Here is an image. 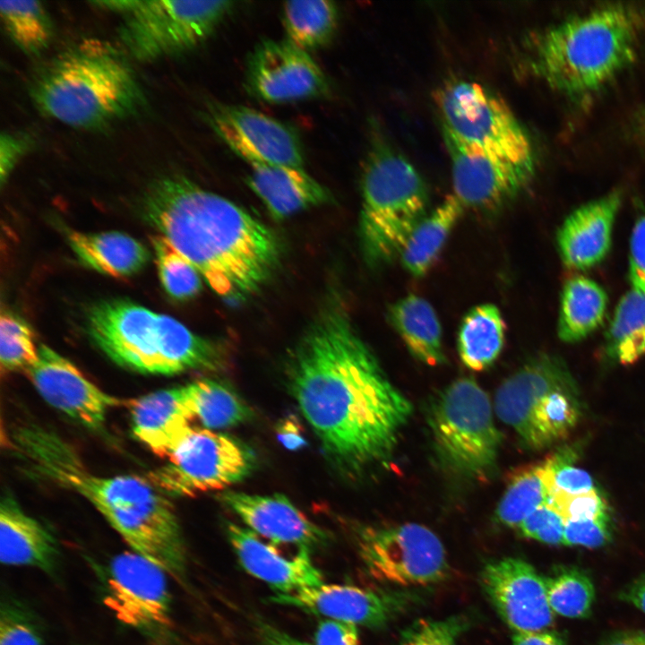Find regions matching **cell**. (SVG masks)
Instances as JSON below:
<instances>
[{"label": "cell", "instance_id": "obj_18", "mask_svg": "<svg viewBox=\"0 0 645 645\" xmlns=\"http://www.w3.org/2000/svg\"><path fill=\"white\" fill-rule=\"evenodd\" d=\"M480 583L514 633L543 632L554 624L545 578L528 562L512 556L491 560L480 572Z\"/></svg>", "mask_w": 645, "mask_h": 645}, {"label": "cell", "instance_id": "obj_32", "mask_svg": "<svg viewBox=\"0 0 645 645\" xmlns=\"http://www.w3.org/2000/svg\"><path fill=\"white\" fill-rule=\"evenodd\" d=\"M193 421L210 430L236 426L248 420L252 412L229 385L212 379H200L185 385Z\"/></svg>", "mask_w": 645, "mask_h": 645}, {"label": "cell", "instance_id": "obj_25", "mask_svg": "<svg viewBox=\"0 0 645 645\" xmlns=\"http://www.w3.org/2000/svg\"><path fill=\"white\" fill-rule=\"evenodd\" d=\"M126 403L133 435L160 458H168L193 427L185 385L159 390Z\"/></svg>", "mask_w": 645, "mask_h": 645}, {"label": "cell", "instance_id": "obj_36", "mask_svg": "<svg viewBox=\"0 0 645 645\" xmlns=\"http://www.w3.org/2000/svg\"><path fill=\"white\" fill-rule=\"evenodd\" d=\"M1 19L13 42L23 52L36 55L50 43L52 22L39 1H1Z\"/></svg>", "mask_w": 645, "mask_h": 645}, {"label": "cell", "instance_id": "obj_22", "mask_svg": "<svg viewBox=\"0 0 645 645\" xmlns=\"http://www.w3.org/2000/svg\"><path fill=\"white\" fill-rule=\"evenodd\" d=\"M226 530L244 569L278 594H293L323 584L322 572L311 559V550L299 548L297 554L288 557L277 545L263 542L247 528L228 522Z\"/></svg>", "mask_w": 645, "mask_h": 645}, {"label": "cell", "instance_id": "obj_34", "mask_svg": "<svg viewBox=\"0 0 645 645\" xmlns=\"http://www.w3.org/2000/svg\"><path fill=\"white\" fill-rule=\"evenodd\" d=\"M606 351L622 365L645 356V293L632 288L621 297L606 333Z\"/></svg>", "mask_w": 645, "mask_h": 645}, {"label": "cell", "instance_id": "obj_16", "mask_svg": "<svg viewBox=\"0 0 645 645\" xmlns=\"http://www.w3.org/2000/svg\"><path fill=\"white\" fill-rule=\"evenodd\" d=\"M245 87L261 101L282 104L324 96L330 84L308 52L286 39H264L247 58Z\"/></svg>", "mask_w": 645, "mask_h": 645}, {"label": "cell", "instance_id": "obj_20", "mask_svg": "<svg viewBox=\"0 0 645 645\" xmlns=\"http://www.w3.org/2000/svg\"><path fill=\"white\" fill-rule=\"evenodd\" d=\"M271 601L370 628L386 625L413 602L408 592L324 583L293 594H277Z\"/></svg>", "mask_w": 645, "mask_h": 645}, {"label": "cell", "instance_id": "obj_8", "mask_svg": "<svg viewBox=\"0 0 645 645\" xmlns=\"http://www.w3.org/2000/svg\"><path fill=\"white\" fill-rule=\"evenodd\" d=\"M494 409L526 447L541 450L572 432L582 406L578 385L563 360L541 354L501 383Z\"/></svg>", "mask_w": 645, "mask_h": 645}, {"label": "cell", "instance_id": "obj_42", "mask_svg": "<svg viewBox=\"0 0 645 645\" xmlns=\"http://www.w3.org/2000/svg\"><path fill=\"white\" fill-rule=\"evenodd\" d=\"M469 625L465 614L438 620L418 619L402 632L400 645H456Z\"/></svg>", "mask_w": 645, "mask_h": 645}, {"label": "cell", "instance_id": "obj_3", "mask_svg": "<svg viewBox=\"0 0 645 645\" xmlns=\"http://www.w3.org/2000/svg\"><path fill=\"white\" fill-rule=\"evenodd\" d=\"M9 442L25 473L81 495L133 552L176 579L185 576L186 548L174 506L148 478L91 472L68 441L39 424L15 426Z\"/></svg>", "mask_w": 645, "mask_h": 645}, {"label": "cell", "instance_id": "obj_5", "mask_svg": "<svg viewBox=\"0 0 645 645\" xmlns=\"http://www.w3.org/2000/svg\"><path fill=\"white\" fill-rule=\"evenodd\" d=\"M30 95L45 116L76 128L98 129L141 108L133 71L109 44L86 40L52 59L37 73Z\"/></svg>", "mask_w": 645, "mask_h": 645}, {"label": "cell", "instance_id": "obj_35", "mask_svg": "<svg viewBox=\"0 0 645 645\" xmlns=\"http://www.w3.org/2000/svg\"><path fill=\"white\" fill-rule=\"evenodd\" d=\"M548 491L542 463L517 469L510 477L495 517L503 526L517 528L538 507L546 504Z\"/></svg>", "mask_w": 645, "mask_h": 645}, {"label": "cell", "instance_id": "obj_49", "mask_svg": "<svg viewBox=\"0 0 645 645\" xmlns=\"http://www.w3.org/2000/svg\"><path fill=\"white\" fill-rule=\"evenodd\" d=\"M262 645H310L268 623L258 624Z\"/></svg>", "mask_w": 645, "mask_h": 645}, {"label": "cell", "instance_id": "obj_7", "mask_svg": "<svg viewBox=\"0 0 645 645\" xmlns=\"http://www.w3.org/2000/svg\"><path fill=\"white\" fill-rule=\"evenodd\" d=\"M427 207V187L413 164L385 143H373L361 177L358 231L366 261L380 266L400 258Z\"/></svg>", "mask_w": 645, "mask_h": 645}, {"label": "cell", "instance_id": "obj_24", "mask_svg": "<svg viewBox=\"0 0 645 645\" xmlns=\"http://www.w3.org/2000/svg\"><path fill=\"white\" fill-rule=\"evenodd\" d=\"M60 560L53 533L26 513L14 496L4 494L0 502V561L8 566H27L54 576Z\"/></svg>", "mask_w": 645, "mask_h": 645}, {"label": "cell", "instance_id": "obj_33", "mask_svg": "<svg viewBox=\"0 0 645 645\" xmlns=\"http://www.w3.org/2000/svg\"><path fill=\"white\" fill-rule=\"evenodd\" d=\"M338 20V7L332 1H288L281 8L285 39L308 53L331 41Z\"/></svg>", "mask_w": 645, "mask_h": 645}, {"label": "cell", "instance_id": "obj_29", "mask_svg": "<svg viewBox=\"0 0 645 645\" xmlns=\"http://www.w3.org/2000/svg\"><path fill=\"white\" fill-rule=\"evenodd\" d=\"M607 295L593 280L574 275L562 289L557 334L566 343L579 342L599 328L607 309Z\"/></svg>", "mask_w": 645, "mask_h": 645}, {"label": "cell", "instance_id": "obj_37", "mask_svg": "<svg viewBox=\"0 0 645 645\" xmlns=\"http://www.w3.org/2000/svg\"><path fill=\"white\" fill-rule=\"evenodd\" d=\"M548 603L554 613L568 618H585L595 597L591 579L575 566H556L545 578Z\"/></svg>", "mask_w": 645, "mask_h": 645}, {"label": "cell", "instance_id": "obj_51", "mask_svg": "<svg viewBox=\"0 0 645 645\" xmlns=\"http://www.w3.org/2000/svg\"><path fill=\"white\" fill-rule=\"evenodd\" d=\"M619 598L645 613V574L636 578L619 593Z\"/></svg>", "mask_w": 645, "mask_h": 645}, {"label": "cell", "instance_id": "obj_28", "mask_svg": "<svg viewBox=\"0 0 645 645\" xmlns=\"http://www.w3.org/2000/svg\"><path fill=\"white\" fill-rule=\"evenodd\" d=\"M389 321L410 354L428 366L445 361L438 316L425 298L408 295L389 309Z\"/></svg>", "mask_w": 645, "mask_h": 645}, {"label": "cell", "instance_id": "obj_52", "mask_svg": "<svg viewBox=\"0 0 645 645\" xmlns=\"http://www.w3.org/2000/svg\"><path fill=\"white\" fill-rule=\"evenodd\" d=\"M601 645H645V632L641 631L615 632L605 640Z\"/></svg>", "mask_w": 645, "mask_h": 645}, {"label": "cell", "instance_id": "obj_47", "mask_svg": "<svg viewBox=\"0 0 645 645\" xmlns=\"http://www.w3.org/2000/svg\"><path fill=\"white\" fill-rule=\"evenodd\" d=\"M29 137L22 133H3L0 139L1 182L12 173L14 166L29 148Z\"/></svg>", "mask_w": 645, "mask_h": 645}, {"label": "cell", "instance_id": "obj_27", "mask_svg": "<svg viewBox=\"0 0 645 645\" xmlns=\"http://www.w3.org/2000/svg\"><path fill=\"white\" fill-rule=\"evenodd\" d=\"M67 241L86 266L112 277H127L141 271L149 259L148 249L135 238L116 231H70Z\"/></svg>", "mask_w": 645, "mask_h": 645}, {"label": "cell", "instance_id": "obj_31", "mask_svg": "<svg viewBox=\"0 0 645 645\" xmlns=\"http://www.w3.org/2000/svg\"><path fill=\"white\" fill-rule=\"evenodd\" d=\"M505 322L493 304L471 308L463 317L458 333V352L469 369L482 371L499 357L505 340Z\"/></svg>", "mask_w": 645, "mask_h": 645}, {"label": "cell", "instance_id": "obj_10", "mask_svg": "<svg viewBox=\"0 0 645 645\" xmlns=\"http://www.w3.org/2000/svg\"><path fill=\"white\" fill-rule=\"evenodd\" d=\"M124 14L119 37L140 61L181 54L204 41L233 8L234 2L108 1L96 2Z\"/></svg>", "mask_w": 645, "mask_h": 645}, {"label": "cell", "instance_id": "obj_50", "mask_svg": "<svg viewBox=\"0 0 645 645\" xmlns=\"http://www.w3.org/2000/svg\"><path fill=\"white\" fill-rule=\"evenodd\" d=\"M512 645H565V643L557 633L543 631L513 633Z\"/></svg>", "mask_w": 645, "mask_h": 645}, {"label": "cell", "instance_id": "obj_43", "mask_svg": "<svg viewBox=\"0 0 645 645\" xmlns=\"http://www.w3.org/2000/svg\"><path fill=\"white\" fill-rule=\"evenodd\" d=\"M551 506L564 521L584 519L610 520L606 500L596 488L589 492L548 498Z\"/></svg>", "mask_w": 645, "mask_h": 645}, {"label": "cell", "instance_id": "obj_23", "mask_svg": "<svg viewBox=\"0 0 645 645\" xmlns=\"http://www.w3.org/2000/svg\"><path fill=\"white\" fill-rule=\"evenodd\" d=\"M621 205L622 194L614 191L580 206L565 218L557 231L556 244L566 268L585 271L606 258Z\"/></svg>", "mask_w": 645, "mask_h": 645}, {"label": "cell", "instance_id": "obj_2", "mask_svg": "<svg viewBox=\"0 0 645 645\" xmlns=\"http://www.w3.org/2000/svg\"><path fill=\"white\" fill-rule=\"evenodd\" d=\"M142 211L221 297L242 299L256 293L280 264L281 245L271 228L185 176L155 181L143 196Z\"/></svg>", "mask_w": 645, "mask_h": 645}, {"label": "cell", "instance_id": "obj_45", "mask_svg": "<svg viewBox=\"0 0 645 645\" xmlns=\"http://www.w3.org/2000/svg\"><path fill=\"white\" fill-rule=\"evenodd\" d=\"M629 278L632 288L645 293V213L636 220L630 242Z\"/></svg>", "mask_w": 645, "mask_h": 645}, {"label": "cell", "instance_id": "obj_9", "mask_svg": "<svg viewBox=\"0 0 645 645\" xmlns=\"http://www.w3.org/2000/svg\"><path fill=\"white\" fill-rule=\"evenodd\" d=\"M426 420L445 469L468 480H485L494 472L502 434L489 397L474 379L459 378L434 395Z\"/></svg>", "mask_w": 645, "mask_h": 645}, {"label": "cell", "instance_id": "obj_6", "mask_svg": "<svg viewBox=\"0 0 645 645\" xmlns=\"http://www.w3.org/2000/svg\"><path fill=\"white\" fill-rule=\"evenodd\" d=\"M86 329L112 361L150 374L217 371L227 361L222 345L191 331L175 318L125 299H109L89 309Z\"/></svg>", "mask_w": 645, "mask_h": 645}, {"label": "cell", "instance_id": "obj_14", "mask_svg": "<svg viewBox=\"0 0 645 645\" xmlns=\"http://www.w3.org/2000/svg\"><path fill=\"white\" fill-rule=\"evenodd\" d=\"M167 574L133 551L118 554L108 567L103 604L122 624L149 636L162 634L172 624Z\"/></svg>", "mask_w": 645, "mask_h": 645}, {"label": "cell", "instance_id": "obj_11", "mask_svg": "<svg viewBox=\"0 0 645 645\" xmlns=\"http://www.w3.org/2000/svg\"><path fill=\"white\" fill-rule=\"evenodd\" d=\"M443 127L460 140L514 165L535 171L530 138L509 106L476 82L453 80L436 93Z\"/></svg>", "mask_w": 645, "mask_h": 645}, {"label": "cell", "instance_id": "obj_15", "mask_svg": "<svg viewBox=\"0 0 645 645\" xmlns=\"http://www.w3.org/2000/svg\"><path fill=\"white\" fill-rule=\"evenodd\" d=\"M211 128L250 167L304 166L297 132L260 111L240 105L211 103L205 114Z\"/></svg>", "mask_w": 645, "mask_h": 645}, {"label": "cell", "instance_id": "obj_21", "mask_svg": "<svg viewBox=\"0 0 645 645\" xmlns=\"http://www.w3.org/2000/svg\"><path fill=\"white\" fill-rule=\"evenodd\" d=\"M219 500L247 529L274 545H293L312 551L329 540V534L311 521L285 495L227 490L219 495Z\"/></svg>", "mask_w": 645, "mask_h": 645}, {"label": "cell", "instance_id": "obj_48", "mask_svg": "<svg viewBox=\"0 0 645 645\" xmlns=\"http://www.w3.org/2000/svg\"><path fill=\"white\" fill-rule=\"evenodd\" d=\"M275 434L278 441L287 450L297 452L307 445L302 425L295 415H288L277 423Z\"/></svg>", "mask_w": 645, "mask_h": 645}, {"label": "cell", "instance_id": "obj_44", "mask_svg": "<svg viewBox=\"0 0 645 645\" xmlns=\"http://www.w3.org/2000/svg\"><path fill=\"white\" fill-rule=\"evenodd\" d=\"M610 520L584 519L564 521L563 545L597 548L611 538Z\"/></svg>", "mask_w": 645, "mask_h": 645}, {"label": "cell", "instance_id": "obj_46", "mask_svg": "<svg viewBox=\"0 0 645 645\" xmlns=\"http://www.w3.org/2000/svg\"><path fill=\"white\" fill-rule=\"evenodd\" d=\"M358 631L355 624L325 619L319 623L314 645H358Z\"/></svg>", "mask_w": 645, "mask_h": 645}, {"label": "cell", "instance_id": "obj_40", "mask_svg": "<svg viewBox=\"0 0 645 645\" xmlns=\"http://www.w3.org/2000/svg\"><path fill=\"white\" fill-rule=\"evenodd\" d=\"M0 645H44L43 626L35 612L11 596L1 600Z\"/></svg>", "mask_w": 645, "mask_h": 645}, {"label": "cell", "instance_id": "obj_17", "mask_svg": "<svg viewBox=\"0 0 645 645\" xmlns=\"http://www.w3.org/2000/svg\"><path fill=\"white\" fill-rule=\"evenodd\" d=\"M454 196L464 207L494 211L513 200L534 172L489 154L443 127Z\"/></svg>", "mask_w": 645, "mask_h": 645}, {"label": "cell", "instance_id": "obj_19", "mask_svg": "<svg viewBox=\"0 0 645 645\" xmlns=\"http://www.w3.org/2000/svg\"><path fill=\"white\" fill-rule=\"evenodd\" d=\"M26 374L47 403L90 430L100 431L108 412L124 403L46 345L39 347L38 359Z\"/></svg>", "mask_w": 645, "mask_h": 645}, {"label": "cell", "instance_id": "obj_41", "mask_svg": "<svg viewBox=\"0 0 645 645\" xmlns=\"http://www.w3.org/2000/svg\"><path fill=\"white\" fill-rule=\"evenodd\" d=\"M574 452L563 449L551 454L542 463L548 498L574 495L596 489L591 476L574 465Z\"/></svg>", "mask_w": 645, "mask_h": 645}, {"label": "cell", "instance_id": "obj_1", "mask_svg": "<svg viewBox=\"0 0 645 645\" xmlns=\"http://www.w3.org/2000/svg\"><path fill=\"white\" fill-rule=\"evenodd\" d=\"M287 385L337 470L357 477L388 460L413 408L344 310L329 307L287 361Z\"/></svg>", "mask_w": 645, "mask_h": 645}, {"label": "cell", "instance_id": "obj_4", "mask_svg": "<svg viewBox=\"0 0 645 645\" xmlns=\"http://www.w3.org/2000/svg\"><path fill=\"white\" fill-rule=\"evenodd\" d=\"M644 22L638 9L615 4L560 22L533 40L531 72L567 97L593 94L636 59Z\"/></svg>", "mask_w": 645, "mask_h": 645}, {"label": "cell", "instance_id": "obj_38", "mask_svg": "<svg viewBox=\"0 0 645 645\" xmlns=\"http://www.w3.org/2000/svg\"><path fill=\"white\" fill-rule=\"evenodd\" d=\"M160 282L175 299L186 300L196 296L202 283L198 270L162 235L151 237Z\"/></svg>", "mask_w": 645, "mask_h": 645}, {"label": "cell", "instance_id": "obj_30", "mask_svg": "<svg viewBox=\"0 0 645 645\" xmlns=\"http://www.w3.org/2000/svg\"><path fill=\"white\" fill-rule=\"evenodd\" d=\"M462 203L447 196L417 224L407 240L400 259L414 277H423L436 262L452 230L461 217Z\"/></svg>", "mask_w": 645, "mask_h": 645}, {"label": "cell", "instance_id": "obj_26", "mask_svg": "<svg viewBox=\"0 0 645 645\" xmlns=\"http://www.w3.org/2000/svg\"><path fill=\"white\" fill-rule=\"evenodd\" d=\"M246 184L275 219H284L331 201L330 191L304 167H251Z\"/></svg>", "mask_w": 645, "mask_h": 645}, {"label": "cell", "instance_id": "obj_53", "mask_svg": "<svg viewBox=\"0 0 645 645\" xmlns=\"http://www.w3.org/2000/svg\"><path fill=\"white\" fill-rule=\"evenodd\" d=\"M641 123H642V127L645 130V112L642 115Z\"/></svg>", "mask_w": 645, "mask_h": 645}, {"label": "cell", "instance_id": "obj_39", "mask_svg": "<svg viewBox=\"0 0 645 645\" xmlns=\"http://www.w3.org/2000/svg\"><path fill=\"white\" fill-rule=\"evenodd\" d=\"M39 348H36L33 334L20 317L2 312L0 317V364L2 371H26L38 359Z\"/></svg>", "mask_w": 645, "mask_h": 645}, {"label": "cell", "instance_id": "obj_13", "mask_svg": "<svg viewBox=\"0 0 645 645\" xmlns=\"http://www.w3.org/2000/svg\"><path fill=\"white\" fill-rule=\"evenodd\" d=\"M357 544L368 572L399 586H428L443 580L450 566L445 548L427 527L406 522L358 529Z\"/></svg>", "mask_w": 645, "mask_h": 645}, {"label": "cell", "instance_id": "obj_12", "mask_svg": "<svg viewBox=\"0 0 645 645\" xmlns=\"http://www.w3.org/2000/svg\"><path fill=\"white\" fill-rule=\"evenodd\" d=\"M254 465V452L239 440L193 426L147 478L166 495L188 497L238 483Z\"/></svg>", "mask_w": 645, "mask_h": 645}]
</instances>
